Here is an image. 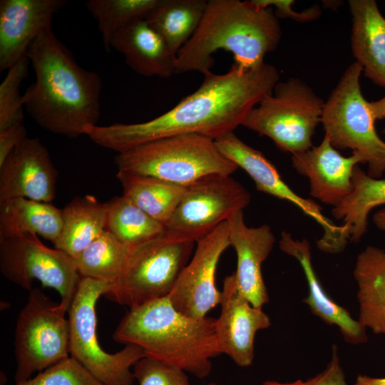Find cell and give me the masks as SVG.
Instances as JSON below:
<instances>
[{
  "label": "cell",
  "instance_id": "obj_1",
  "mask_svg": "<svg viewBox=\"0 0 385 385\" xmlns=\"http://www.w3.org/2000/svg\"><path fill=\"white\" fill-rule=\"evenodd\" d=\"M279 81L272 65L242 69L234 63L223 74L204 75L200 87L163 114L146 122L89 125L83 129L98 145L121 153L158 139L198 134L216 140L242 125L250 112Z\"/></svg>",
  "mask_w": 385,
  "mask_h": 385
},
{
  "label": "cell",
  "instance_id": "obj_2",
  "mask_svg": "<svg viewBox=\"0 0 385 385\" xmlns=\"http://www.w3.org/2000/svg\"><path fill=\"white\" fill-rule=\"evenodd\" d=\"M26 56L34 70L35 81L22 96V103L40 127L71 138L84 135L86 125H97L101 78L78 64L51 26L31 43Z\"/></svg>",
  "mask_w": 385,
  "mask_h": 385
},
{
  "label": "cell",
  "instance_id": "obj_3",
  "mask_svg": "<svg viewBox=\"0 0 385 385\" xmlns=\"http://www.w3.org/2000/svg\"><path fill=\"white\" fill-rule=\"evenodd\" d=\"M281 37L279 19L271 7H260L252 0L207 1L197 29L177 53L176 73L211 72L212 54L218 50L232 53L240 68H257Z\"/></svg>",
  "mask_w": 385,
  "mask_h": 385
},
{
  "label": "cell",
  "instance_id": "obj_4",
  "mask_svg": "<svg viewBox=\"0 0 385 385\" xmlns=\"http://www.w3.org/2000/svg\"><path fill=\"white\" fill-rule=\"evenodd\" d=\"M113 338L118 343L137 346L145 356L200 379L210 374L211 359L222 354L216 319L186 316L173 307L168 297L130 308Z\"/></svg>",
  "mask_w": 385,
  "mask_h": 385
},
{
  "label": "cell",
  "instance_id": "obj_5",
  "mask_svg": "<svg viewBox=\"0 0 385 385\" xmlns=\"http://www.w3.org/2000/svg\"><path fill=\"white\" fill-rule=\"evenodd\" d=\"M118 170L153 176L188 186L215 174L230 175L238 167L225 157L215 140L198 134H181L153 140L118 153Z\"/></svg>",
  "mask_w": 385,
  "mask_h": 385
},
{
  "label": "cell",
  "instance_id": "obj_6",
  "mask_svg": "<svg viewBox=\"0 0 385 385\" xmlns=\"http://www.w3.org/2000/svg\"><path fill=\"white\" fill-rule=\"evenodd\" d=\"M362 71L356 62L349 66L324 101L321 123L334 148L358 153L368 165L367 174L379 178L385 171V142L376 131L369 102L361 93Z\"/></svg>",
  "mask_w": 385,
  "mask_h": 385
},
{
  "label": "cell",
  "instance_id": "obj_7",
  "mask_svg": "<svg viewBox=\"0 0 385 385\" xmlns=\"http://www.w3.org/2000/svg\"><path fill=\"white\" fill-rule=\"evenodd\" d=\"M195 243L167 230L131 250L121 274L103 297L130 309L168 297L188 263Z\"/></svg>",
  "mask_w": 385,
  "mask_h": 385
},
{
  "label": "cell",
  "instance_id": "obj_8",
  "mask_svg": "<svg viewBox=\"0 0 385 385\" xmlns=\"http://www.w3.org/2000/svg\"><path fill=\"white\" fill-rule=\"evenodd\" d=\"M324 101L298 78L279 81L248 114L242 126L274 141L281 150L302 153L313 145Z\"/></svg>",
  "mask_w": 385,
  "mask_h": 385
},
{
  "label": "cell",
  "instance_id": "obj_9",
  "mask_svg": "<svg viewBox=\"0 0 385 385\" xmlns=\"http://www.w3.org/2000/svg\"><path fill=\"white\" fill-rule=\"evenodd\" d=\"M112 284L81 277L68 309L70 356L106 385H132L135 379L130 368L145 356L138 346L128 344L113 353L104 351L98 340L96 306L98 299Z\"/></svg>",
  "mask_w": 385,
  "mask_h": 385
},
{
  "label": "cell",
  "instance_id": "obj_10",
  "mask_svg": "<svg viewBox=\"0 0 385 385\" xmlns=\"http://www.w3.org/2000/svg\"><path fill=\"white\" fill-rule=\"evenodd\" d=\"M67 310L39 288L29 291L14 331L15 384L70 356Z\"/></svg>",
  "mask_w": 385,
  "mask_h": 385
},
{
  "label": "cell",
  "instance_id": "obj_11",
  "mask_svg": "<svg viewBox=\"0 0 385 385\" xmlns=\"http://www.w3.org/2000/svg\"><path fill=\"white\" fill-rule=\"evenodd\" d=\"M0 270L24 289L31 290L35 280L55 289L67 311L81 279L71 257L29 233L0 239Z\"/></svg>",
  "mask_w": 385,
  "mask_h": 385
},
{
  "label": "cell",
  "instance_id": "obj_12",
  "mask_svg": "<svg viewBox=\"0 0 385 385\" xmlns=\"http://www.w3.org/2000/svg\"><path fill=\"white\" fill-rule=\"evenodd\" d=\"M250 193L230 175L215 174L187 186L167 230L195 241L250 204Z\"/></svg>",
  "mask_w": 385,
  "mask_h": 385
},
{
  "label": "cell",
  "instance_id": "obj_13",
  "mask_svg": "<svg viewBox=\"0 0 385 385\" xmlns=\"http://www.w3.org/2000/svg\"><path fill=\"white\" fill-rule=\"evenodd\" d=\"M215 142L225 157L250 175L257 190L292 202L322 226L323 235L317 242L320 250L337 254L344 250L342 225H335L327 217L314 201L294 192L262 153L246 144L234 132L217 138Z\"/></svg>",
  "mask_w": 385,
  "mask_h": 385
},
{
  "label": "cell",
  "instance_id": "obj_14",
  "mask_svg": "<svg viewBox=\"0 0 385 385\" xmlns=\"http://www.w3.org/2000/svg\"><path fill=\"white\" fill-rule=\"evenodd\" d=\"M196 243L191 260L168 297L180 312L202 319L220 303L221 292L216 287L215 274L221 255L230 245L227 220Z\"/></svg>",
  "mask_w": 385,
  "mask_h": 385
},
{
  "label": "cell",
  "instance_id": "obj_15",
  "mask_svg": "<svg viewBox=\"0 0 385 385\" xmlns=\"http://www.w3.org/2000/svg\"><path fill=\"white\" fill-rule=\"evenodd\" d=\"M57 177L45 145L26 137L0 165V203L19 197L51 203Z\"/></svg>",
  "mask_w": 385,
  "mask_h": 385
},
{
  "label": "cell",
  "instance_id": "obj_16",
  "mask_svg": "<svg viewBox=\"0 0 385 385\" xmlns=\"http://www.w3.org/2000/svg\"><path fill=\"white\" fill-rule=\"evenodd\" d=\"M220 304L216 334L220 351L238 366H248L254 359L255 334L271 325L270 318L240 292L235 273L224 279Z\"/></svg>",
  "mask_w": 385,
  "mask_h": 385
},
{
  "label": "cell",
  "instance_id": "obj_17",
  "mask_svg": "<svg viewBox=\"0 0 385 385\" xmlns=\"http://www.w3.org/2000/svg\"><path fill=\"white\" fill-rule=\"evenodd\" d=\"M66 0L0 1V72L26 56L31 43L51 26Z\"/></svg>",
  "mask_w": 385,
  "mask_h": 385
},
{
  "label": "cell",
  "instance_id": "obj_18",
  "mask_svg": "<svg viewBox=\"0 0 385 385\" xmlns=\"http://www.w3.org/2000/svg\"><path fill=\"white\" fill-rule=\"evenodd\" d=\"M292 163L298 173L309 179L310 195L334 207L351 192L354 169L363 160L356 153L343 156L324 135L319 145L293 154Z\"/></svg>",
  "mask_w": 385,
  "mask_h": 385
},
{
  "label": "cell",
  "instance_id": "obj_19",
  "mask_svg": "<svg viewBox=\"0 0 385 385\" xmlns=\"http://www.w3.org/2000/svg\"><path fill=\"white\" fill-rule=\"evenodd\" d=\"M227 222L230 245L237 255V287L253 307L262 308L269 301L262 265L273 248L274 235L267 225L248 227L243 211L232 215Z\"/></svg>",
  "mask_w": 385,
  "mask_h": 385
},
{
  "label": "cell",
  "instance_id": "obj_20",
  "mask_svg": "<svg viewBox=\"0 0 385 385\" xmlns=\"http://www.w3.org/2000/svg\"><path fill=\"white\" fill-rule=\"evenodd\" d=\"M110 46L122 53L128 66L140 75L168 78L176 73L177 55L145 19L118 31Z\"/></svg>",
  "mask_w": 385,
  "mask_h": 385
},
{
  "label": "cell",
  "instance_id": "obj_21",
  "mask_svg": "<svg viewBox=\"0 0 385 385\" xmlns=\"http://www.w3.org/2000/svg\"><path fill=\"white\" fill-rule=\"evenodd\" d=\"M280 250L294 257L303 269L309 293L303 300L312 312L329 325H337L346 342L356 344L367 341L366 327L354 319L349 312L337 304L326 293L318 279L311 262V251L306 239L294 240L283 231L279 242Z\"/></svg>",
  "mask_w": 385,
  "mask_h": 385
},
{
  "label": "cell",
  "instance_id": "obj_22",
  "mask_svg": "<svg viewBox=\"0 0 385 385\" xmlns=\"http://www.w3.org/2000/svg\"><path fill=\"white\" fill-rule=\"evenodd\" d=\"M351 46L366 77L385 88V18L374 0H349Z\"/></svg>",
  "mask_w": 385,
  "mask_h": 385
},
{
  "label": "cell",
  "instance_id": "obj_23",
  "mask_svg": "<svg viewBox=\"0 0 385 385\" xmlns=\"http://www.w3.org/2000/svg\"><path fill=\"white\" fill-rule=\"evenodd\" d=\"M354 277L358 286L359 322L385 335V250L367 246L357 256Z\"/></svg>",
  "mask_w": 385,
  "mask_h": 385
},
{
  "label": "cell",
  "instance_id": "obj_24",
  "mask_svg": "<svg viewBox=\"0 0 385 385\" xmlns=\"http://www.w3.org/2000/svg\"><path fill=\"white\" fill-rule=\"evenodd\" d=\"M61 212L62 229L53 245L71 257L78 255L106 230V202L93 195L75 197Z\"/></svg>",
  "mask_w": 385,
  "mask_h": 385
},
{
  "label": "cell",
  "instance_id": "obj_25",
  "mask_svg": "<svg viewBox=\"0 0 385 385\" xmlns=\"http://www.w3.org/2000/svg\"><path fill=\"white\" fill-rule=\"evenodd\" d=\"M62 225L61 209L51 203L24 197L0 203V239L29 233L54 244Z\"/></svg>",
  "mask_w": 385,
  "mask_h": 385
},
{
  "label": "cell",
  "instance_id": "obj_26",
  "mask_svg": "<svg viewBox=\"0 0 385 385\" xmlns=\"http://www.w3.org/2000/svg\"><path fill=\"white\" fill-rule=\"evenodd\" d=\"M353 189L337 206L332 215L341 220L343 237L357 242L367 230L368 215L374 207L385 204V179L371 177L355 166L352 177Z\"/></svg>",
  "mask_w": 385,
  "mask_h": 385
},
{
  "label": "cell",
  "instance_id": "obj_27",
  "mask_svg": "<svg viewBox=\"0 0 385 385\" xmlns=\"http://www.w3.org/2000/svg\"><path fill=\"white\" fill-rule=\"evenodd\" d=\"M115 176L123 195L165 227L187 190V186L125 170H118Z\"/></svg>",
  "mask_w": 385,
  "mask_h": 385
},
{
  "label": "cell",
  "instance_id": "obj_28",
  "mask_svg": "<svg viewBox=\"0 0 385 385\" xmlns=\"http://www.w3.org/2000/svg\"><path fill=\"white\" fill-rule=\"evenodd\" d=\"M207 3L206 0H158L145 20L177 55L197 29Z\"/></svg>",
  "mask_w": 385,
  "mask_h": 385
},
{
  "label": "cell",
  "instance_id": "obj_29",
  "mask_svg": "<svg viewBox=\"0 0 385 385\" xmlns=\"http://www.w3.org/2000/svg\"><path fill=\"white\" fill-rule=\"evenodd\" d=\"M106 205V230L130 250L167 232L165 225L123 195L112 197Z\"/></svg>",
  "mask_w": 385,
  "mask_h": 385
},
{
  "label": "cell",
  "instance_id": "obj_30",
  "mask_svg": "<svg viewBox=\"0 0 385 385\" xmlns=\"http://www.w3.org/2000/svg\"><path fill=\"white\" fill-rule=\"evenodd\" d=\"M130 252V250L113 235L105 230L71 260L81 277L113 284L121 274Z\"/></svg>",
  "mask_w": 385,
  "mask_h": 385
},
{
  "label": "cell",
  "instance_id": "obj_31",
  "mask_svg": "<svg viewBox=\"0 0 385 385\" xmlns=\"http://www.w3.org/2000/svg\"><path fill=\"white\" fill-rule=\"evenodd\" d=\"M158 0H89L88 11L98 23L106 51H111L114 34L128 24L144 19Z\"/></svg>",
  "mask_w": 385,
  "mask_h": 385
},
{
  "label": "cell",
  "instance_id": "obj_32",
  "mask_svg": "<svg viewBox=\"0 0 385 385\" xmlns=\"http://www.w3.org/2000/svg\"><path fill=\"white\" fill-rule=\"evenodd\" d=\"M29 59L25 56L11 67L0 84V131L23 123L20 86L29 73Z\"/></svg>",
  "mask_w": 385,
  "mask_h": 385
},
{
  "label": "cell",
  "instance_id": "obj_33",
  "mask_svg": "<svg viewBox=\"0 0 385 385\" xmlns=\"http://www.w3.org/2000/svg\"><path fill=\"white\" fill-rule=\"evenodd\" d=\"M14 385H106L71 356Z\"/></svg>",
  "mask_w": 385,
  "mask_h": 385
},
{
  "label": "cell",
  "instance_id": "obj_34",
  "mask_svg": "<svg viewBox=\"0 0 385 385\" xmlns=\"http://www.w3.org/2000/svg\"><path fill=\"white\" fill-rule=\"evenodd\" d=\"M133 366L139 385H190L185 371L153 358L145 356Z\"/></svg>",
  "mask_w": 385,
  "mask_h": 385
},
{
  "label": "cell",
  "instance_id": "obj_35",
  "mask_svg": "<svg viewBox=\"0 0 385 385\" xmlns=\"http://www.w3.org/2000/svg\"><path fill=\"white\" fill-rule=\"evenodd\" d=\"M252 2L260 7L275 8L274 14L279 18H290L299 22H308L317 19L321 15V9L314 5L302 12L295 11L292 5L293 0H252Z\"/></svg>",
  "mask_w": 385,
  "mask_h": 385
},
{
  "label": "cell",
  "instance_id": "obj_36",
  "mask_svg": "<svg viewBox=\"0 0 385 385\" xmlns=\"http://www.w3.org/2000/svg\"><path fill=\"white\" fill-rule=\"evenodd\" d=\"M309 385H346L337 355V346L332 348V356L326 369L309 380Z\"/></svg>",
  "mask_w": 385,
  "mask_h": 385
},
{
  "label": "cell",
  "instance_id": "obj_37",
  "mask_svg": "<svg viewBox=\"0 0 385 385\" xmlns=\"http://www.w3.org/2000/svg\"><path fill=\"white\" fill-rule=\"evenodd\" d=\"M26 137V129L23 123L14 125L0 131V165Z\"/></svg>",
  "mask_w": 385,
  "mask_h": 385
},
{
  "label": "cell",
  "instance_id": "obj_38",
  "mask_svg": "<svg viewBox=\"0 0 385 385\" xmlns=\"http://www.w3.org/2000/svg\"><path fill=\"white\" fill-rule=\"evenodd\" d=\"M369 108L375 120L384 119L385 96L378 101L369 102Z\"/></svg>",
  "mask_w": 385,
  "mask_h": 385
},
{
  "label": "cell",
  "instance_id": "obj_39",
  "mask_svg": "<svg viewBox=\"0 0 385 385\" xmlns=\"http://www.w3.org/2000/svg\"><path fill=\"white\" fill-rule=\"evenodd\" d=\"M354 385H385V378H373L359 375Z\"/></svg>",
  "mask_w": 385,
  "mask_h": 385
},
{
  "label": "cell",
  "instance_id": "obj_40",
  "mask_svg": "<svg viewBox=\"0 0 385 385\" xmlns=\"http://www.w3.org/2000/svg\"><path fill=\"white\" fill-rule=\"evenodd\" d=\"M373 221L377 228L385 231V208L374 214Z\"/></svg>",
  "mask_w": 385,
  "mask_h": 385
},
{
  "label": "cell",
  "instance_id": "obj_41",
  "mask_svg": "<svg viewBox=\"0 0 385 385\" xmlns=\"http://www.w3.org/2000/svg\"><path fill=\"white\" fill-rule=\"evenodd\" d=\"M309 380L307 381H297L292 383L281 384L276 381H266L263 385H309Z\"/></svg>",
  "mask_w": 385,
  "mask_h": 385
},
{
  "label": "cell",
  "instance_id": "obj_42",
  "mask_svg": "<svg viewBox=\"0 0 385 385\" xmlns=\"http://www.w3.org/2000/svg\"><path fill=\"white\" fill-rule=\"evenodd\" d=\"M382 133H385V127H384V128L383 129Z\"/></svg>",
  "mask_w": 385,
  "mask_h": 385
},
{
  "label": "cell",
  "instance_id": "obj_43",
  "mask_svg": "<svg viewBox=\"0 0 385 385\" xmlns=\"http://www.w3.org/2000/svg\"><path fill=\"white\" fill-rule=\"evenodd\" d=\"M209 385H216V384H209Z\"/></svg>",
  "mask_w": 385,
  "mask_h": 385
}]
</instances>
